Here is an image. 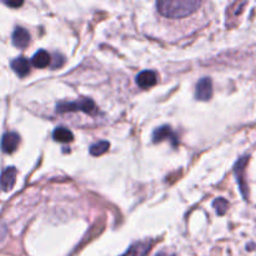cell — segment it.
<instances>
[{
  "label": "cell",
  "mask_w": 256,
  "mask_h": 256,
  "mask_svg": "<svg viewBox=\"0 0 256 256\" xmlns=\"http://www.w3.org/2000/svg\"><path fill=\"white\" fill-rule=\"evenodd\" d=\"M50 63H51V58L50 55H49L48 51L45 50H39L32 59L33 65H34L35 68H39V69L46 68L48 65H50Z\"/></svg>",
  "instance_id": "7c38bea8"
},
{
  "label": "cell",
  "mask_w": 256,
  "mask_h": 256,
  "mask_svg": "<svg viewBox=\"0 0 256 256\" xmlns=\"http://www.w3.org/2000/svg\"><path fill=\"white\" fill-rule=\"evenodd\" d=\"M53 138L54 140L59 142H71L74 140V135L71 133L69 129L63 128V126H60V128H57L53 133Z\"/></svg>",
  "instance_id": "4fadbf2b"
},
{
  "label": "cell",
  "mask_w": 256,
  "mask_h": 256,
  "mask_svg": "<svg viewBox=\"0 0 256 256\" xmlns=\"http://www.w3.org/2000/svg\"><path fill=\"white\" fill-rule=\"evenodd\" d=\"M58 113H73V111H83L89 115H95L98 113V106L89 98H83L78 101L59 102L57 105Z\"/></svg>",
  "instance_id": "7a4b0ae2"
},
{
  "label": "cell",
  "mask_w": 256,
  "mask_h": 256,
  "mask_svg": "<svg viewBox=\"0 0 256 256\" xmlns=\"http://www.w3.org/2000/svg\"><path fill=\"white\" fill-rule=\"evenodd\" d=\"M201 3L197 0H160L157 8L161 15L171 19L185 18L200 8Z\"/></svg>",
  "instance_id": "6da1fadb"
},
{
  "label": "cell",
  "mask_w": 256,
  "mask_h": 256,
  "mask_svg": "<svg viewBox=\"0 0 256 256\" xmlns=\"http://www.w3.org/2000/svg\"><path fill=\"white\" fill-rule=\"evenodd\" d=\"M249 159H250V157L245 155V157L240 158L236 164H235V166H234V174L236 177L237 184H239L240 190H241V195L244 197L245 200H249V188L248 184H246V180H245V169L248 165Z\"/></svg>",
  "instance_id": "3957f363"
},
{
  "label": "cell",
  "mask_w": 256,
  "mask_h": 256,
  "mask_svg": "<svg viewBox=\"0 0 256 256\" xmlns=\"http://www.w3.org/2000/svg\"><path fill=\"white\" fill-rule=\"evenodd\" d=\"M153 242L151 241H140L137 244L131 245L129 250L121 256H146L150 251Z\"/></svg>",
  "instance_id": "ba28073f"
},
{
  "label": "cell",
  "mask_w": 256,
  "mask_h": 256,
  "mask_svg": "<svg viewBox=\"0 0 256 256\" xmlns=\"http://www.w3.org/2000/svg\"><path fill=\"white\" fill-rule=\"evenodd\" d=\"M20 142V137L17 133H6L1 139V150L5 154L14 153Z\"/></svg>",
  "instance_id": "52a82bcc"
},
{
  "label": "cell",
  "mask_w": 256,
  "mask_h": 256,
  "mask_svg": "<svg viewBox=\"0 0 256 256\" xmlns=\"http://www.w3.org/2000/svg\"><path fill=\"white\" fill-rule=\"evenodd\" d=\"M153 140H154V142H161V141H164V140H171V142H173L174 146L177 145V135L174 134L173 129L168 125L160 126V128H158L157 130L154 131Z\"/></svg>",
  "instance_id": "8992f818"
},
{
  "label": "cell",
  "mask_w": 256,
  "mask_h": 256,
  "mask_svg": "<svg viewBox=\"0 0 256 256\" xmlns=\"http://www.w3.org/2000/svg\"><path fill=\"white\" fill-rule=\"evenodd\" d=\"M17 180V169L14 166L6 168L0 175V189L3 191H10L15 185Z\"/></svg>",
  "instance_id": "5b68a950"
},
{
  "label": "cell",
  "mask_w": 256,
  "mask_h": 256,
  "mask_svg": "<svg viewBox=\"0 0 256 256\" xmlns=\"http://www.w3.org/2000/svg\"><path fill=\"white\" fill-rule=\"evenodd\" d=\"M5 235H6L5 226H4L3 224H0V242L4 241V239H5Z\"/></svg>",
  "instance_id": "e0dca14e"
},
{
  "label": "cell",
  "mask_w": 256,
  "mask_h": 256,
  "mask_svg": "<svg viewBox=\"0 0 256 256\" xmlns=\"http://www.w3.org/2000/svg\"><path fill=\"white\" fill-rule=\"evenodd\" d=\"M213 206H214V209L217 210V215H224L229 208V202L225 199H222V197H219V199L214 200Z\"/></svg>",
  "instance_id": "9a60e30c"
},
{
  "label": "cell",
  "mask_w": 256,
  "mask_h": 256,
  "mask_svg": "<svg viewBox=\"0 0 256 256\" xmlns=\"http://www.w3.org/2000/svg\"><path fill=\"white\" fill-rule=\"evenodd\" d=\"M30 43V34L28 33V30H25L24 28H15L14 33H13V44L17 48L24 49L29 45Z\"/></svg>",
  "instance_id": "9c48e42d"
},
{
  "label": "cell",
  "mask_w": 256,
  "mask_h": 256,
  "mask_svg": "<svg viewBox=\"0 0 256 256\" xmlns=\"http://www.w3.org/2000/svg\"><path fill=\"white\" fill-rule=\"evenodd\" d=\"M195 97L197 100L206 101L213 97V81L210 78H202L199 80L197 85V91H195Z\"/></svg>",
  "instance_id": "277c9868"
},
{
  "label": "cell",
  "mask_w": 256,
  "mask_h": 256,
  "mask_svg": "<svg viewBox=\"0 0 256 256\" xmlns=\"http://www.w3.org/2000/svg\"><path fill=\"white\" fill-rule=\"evenodd\" d=\"M65 63V58L63 57L61 54H54L53 57V60H51V68L57 69V68H61Z\"/></svg>",
  "instance_id": "2e32d148"
},
{
  "label": "cell",
  "mask_w": 256,
  "mask_h": 256,
  "mask_svg": "<svg viewBox=\"0 0 256 256\" xmlns=\"http://www.w3.org/2000/svg\"><path fill=\"white\" fill-rule=\"evenodd\" d=\"M5 4L8 6H14V8H18V6L23 5V1H5Z\"/></svg>",
  "instance_id": "ac0fdd59"
},
{
  "label": "cell",
  "mask_w": 256,
  "mask_h": 256,
  "mask_svg": "<svg viewBox=\"0 0 256 256\" xmlns=\"http://www.w3.org/2000/svg\"><path fill=\"white\" fill-rule=\"evenodd\" d=\"M157 256H174V255H170V254H168V253H160V254H158Z\"/></svg>",
  "instance_id": "d6986e66"
},
{
  "label": "cell",
  "mask_w": 256,
  "mask_h": 256,
  "mask_svg": "<svg viewBox=\"0 0 256 256\" xmlns=\"http://www.w3.org/2000/svg\"><path fill=\"white\" fill-rule=\"evenodd\" d=\"M12 68L20 78H23L29 74V71H30V63H29V60L26 58L19 57L12 61Z\"/></svg>",
  "instance_id": "8fae6325"
},
{
  "label": "cell",
  "mask_w": 256,
  "mask_h": 256,
  "mask_svg": "<svg viewBox=\"0 0 256 256\" xmlns=\"http://www.w3.org/2000/svg\"><path fill=\"white\" fill-rule=\"evenodd\" d=\"M109 146H110V144L108 141H99L94 144V145H91L90 154L94 155V157H99V155H102V154H105L108 151Z\"/></svg>",
  "instance_id": "5bb4252c"
},
{
  "label": "cell",
  "mask_w": 256,
  "mask_h": 256,
  "mask_svg": "<svg viewBox=\"0 0 256 256\" xmlns=\"http://www.w3.org/2000/svg\"><path fill=\"white\" fill-rule=\"evenodd\" d=\"M157 74L151 70L141 71L137 77V84L142 89H148L157 84Z\"/></svg>",
  "instance_id": "30bf717a"
}]
</instances>
